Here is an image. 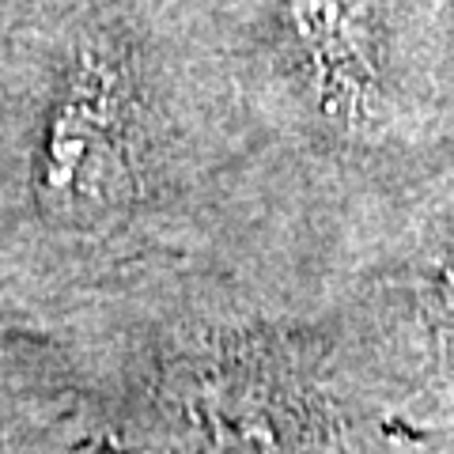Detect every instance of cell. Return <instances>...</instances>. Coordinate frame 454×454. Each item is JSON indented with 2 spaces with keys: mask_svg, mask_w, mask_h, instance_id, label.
Here are the masks:
<instances>
[{
  "mask_svg": "<svg viewBox=\"0 0 454 454\" xmlns=\"http://www.w3.org/2000/svg\"><path fill=\"white\" fill-rule=\"evenodd\" d=\"M35 197L61 223L106 220L133 197L129 80L114 57L83 50L46 118Z\"/></svg>",
  "mask_w": 454,
  "mask_h": 454,
  "instance_id": "1",
  "label": "cell"
},
{
  "mask_svg": "<svg viewBox=\"0 0 454 454\" xmlns=\"http://www.w3.org/2000/svg\"><path fill=\"white\" fill-rule=\"evenodd\" d=\"M284 27L318 106L345 125L372 121L382 103L379 0H284Z\"/></svg>",
  "mask_w": 454,
  "mask_h": 454,
  "instance_id": "2",
  "label": "cell"
}]
</instances>
